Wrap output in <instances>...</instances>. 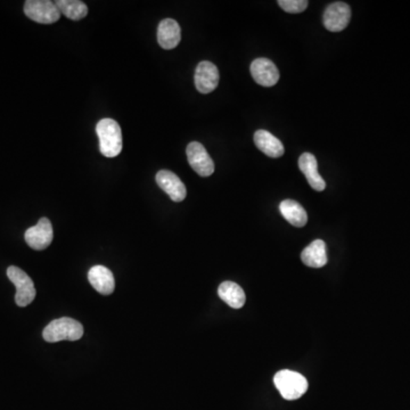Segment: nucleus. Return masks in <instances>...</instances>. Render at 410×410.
Instances as JSON below:
<instances>
[{
	"mask_svg": "<svg viewBox=\"0 0 410 410\" xmlns=\"http://www.w3.org/2000/svg\"><path fill=\"white\" fill-rule=\"evenodd\" d=\"M156 183L161 190L168 194L174 202H181L187 195L186 187L177 174L168 170H161L156 174Z\"/></svg>",
	"mask_w": 410,
	"mask_h": 410,
	"instance_id": "11",
	"label": "nucleus"
},
{
	"mask_svg": "<svg viewBox=\"0 0 410 410\" xmlns=\"http://www.w3.org/2000/svg\"><path fill=\"white\" fill-rule=\"evenodd\" d=\"M273 383L285 400L301 398L308 390L307 379L293 370H280L273 377Z\"/></svg>",
	"mask_w": 410,
	"mask_h": 410,
	"instance_id": "3",
	"label": "nucleus"
},
{
	"mask_svg": "<svg viewBox=\"0 0 410 410\" xmlns=\"http://www.w3.org/2000/svg\"><path fill=\"white\" fill-rule=\"evenodd\" d=\"M301 260L305 266L321 268L327 264L326 244L321 239H316L301 253Z\"/></svg>",
	"mask_w": 410,
	"mask_h": 410,
	"instance_id": "16",
	"label": "nucleus"
},
{
	"mask_svg": "<svg viewBox=\"0 0 410 410\" xmlns=\"http://www.w3.org/2000/svg\"><path fill=\"white\" fill-rule=\"evenodd\" d=\"M218 294L222 301L233 309H241L246 301L245 293L241 286L234 282H224L218 289Z\"/></svg>",
	"mask_w": 410,
	"mask_h": 410,
	"instance_id": "17",
	"label": "nucleus"
},
{
	"mask_svg": "<svg viewBox=\"0 0 410 410\" xmlns=\"http://www.w3.org/2000/svg\"><path fill=\"white\" fill-rule=\"evenodd\" d=\"M88 280L93 289L102 296L112 294L115 287L114 276L112 271L104 266H95L88 271Z\"/></svg>",
	"mask_w": 410,
	"mask_h": 410,
	"instance_id": "12",
	"label": "nucleus"
},
{
	"mask_svg": "<svg viewBox=\"0 0 410 410\" xmlns=\"http://www.w3.org/2000/svg\"><path fill=\"white\" fill-rule=\"evenodd\" d=\"M55 3L61 14L72 21H79L87 16V5L79 0H57Z\"/></svg>",
	"mask_w": 410,
	"mask_h": 410,
	"instance_id": "19",
	"label": "nucleus"
},
{
	"mask_svg": "<svg viewBox=\"0 0 410 410\" xmlns=\"http://www.w3.org/2000/svg\"><path fill=\"white\" fill-rule=\"evenodd\" d=\"M250 70L252 78L262 87H273L280 80V71L271 59H255Z\"/></svg>",
	"mask_w": 410,
	"mask_h": 410,
	"instance_id": "9",
	"label": "nucleus"
},
{
	"mask_svg": "<svg viewBox=\"0 0 410 410\" xmlns=\"http://www.w3.org/2000/svg\"><path fill=\"white\" fill-rule=\"evenodd\" d=\"M7 276L16 287V305L19 307H26L30 305L37 294L31 278L22 269L15 266L7 269Z\"/></svg>",
	"mask_w": 410,
	"mask_h": 410,
	"instance_id": "4",
	"label": "nucleus"
},
{
	"mask_svg": "<svg viewBox=\"0 0 410 410\" xmlns=\"http://www.w3.org/2000/svg\"><path fill=\"white\" fill-rule=\"evenodd\" d=\"M97 135L100 138V149L106 158H115L122 151L121 128L113 119H102L96 127Z\"/></svg>",
	"mask_w": 410,
	"mask_h": 410,
	"instance_id": "1",
	"label": "nucleus"
},
{
	"mask_svg": "<svg viewBox=\"0 0 410 410\" xmlns=\"http://www.w3.org/2000/svg\"><path fill=\"white\" fill-rule=\"evenodd\" d=\"M298 168L303 172L308 183L314 190L323 192L326 188V183L320 177L318 172L317 159L311 153H303L298 159Z\"/></svg>",
	"mask_w": 410,
	"mask_h": 410,
	"instance_id": "13",
	"label": "nucleus"
},
{
	"mask_svg": "<svg viewBox=\"0 0 410 410\" xmlns=\"http://www.w3.org/2000/svg\"><path fill=\"white\" fill-rule=\"evenodd\" d=\"M219 84V70L208 61L199 63L195 71L196 89L201 93H210Z\"/></svg>",
	"mask_w": 410,
	"mask_h": 410,
	"instance_id": "10",
	"label": "nucleus"
},
{
	"mask_svg": "<svg viewBox=\"0 0 410 410\" xmlns=\"http://www.w3.org/2000/svg\"><path fill=\"white\" fill-rule=\"evenodd\" d=\"M324 25L331 32L344 30L351 19V8L348 3L337 1L331 3L324 13Z\"/></svg>",
	"mask_w": 410,
	"mask_h": 410,
	"instance_id": "8",
	"label": "nucleus"
},
{
	"mask_svg": "<svg viewBox=\"0 0 410 410\" xmlns=\"http://www.w3.org/2000/svg\"><path fill=\"white\" fill-rule=\"evenodd\" d=\"M186 153L188 163L201 177H210L215 172V163L202 144L199 142H192L187 146Z\"/></svg>",
	"mask_w": 410,
	"mask_h": 410,
	"instance_id": "6",
	"label": "nucleus"
},
{
	"mask_svg": "<svg viewBox=\"0 0 410 410\" xmlns=\"http://www.w3.org/2000/svg\"><path fill=\"white\" fill-rule=\"evenodd\" d=\"M24 238L28 245L36 251L47 249L54 238L53 226L50 219L41 218L36 226L25 231Z\"/></svg>",
	"mask_w": 410,
	"mask_h": 410,
	"instance_id": "7",
	"label": "nucleus"
},
{
	"mask_svg": "<svg viewBox=\"0 0 410 410\" xmlns=\"http://www.w3.org/2000/svg\"><path fill=\"white\" fill-rule=\"evenodd\" d=\"M278 5L289 14H298L307 10L309 3L307 0H280Z\"/></svg>",
	"mask_w": 410,
	"mask_h": 410,
	"instance_id": "20",
	"label": "nucleus"
},
{
	"mask_svg": "<svg viewBox=\"0 0 410 410\" xmlns=\"http://www.w3.org/2000/svg\"><path fill=\"white\" fill-rule=\"evenodd\" d=\"M181 39V26L174 20L165 19L161 21L158 28V41L163 50H174Z\"/></svg>",
	"mask_w": 410,
	"mask_h": 410,
	"instance_id": "14",
	"label": "nucleus"
},
{
	"mask_svg": "<svg viewBox=\"0 0 410 410\" xmlns=\"http://www.w3.org/2000/svg\"><path fill=\"white\" fill-rule=\"evenodd\" d=\"M84 335V327L77 320L63 317L47 325L43 336L45 341L56 343L59 341H78Z\"/></svg>",
	"mask_w": 410,
	"mask_h": 410,
	"instance_id": "2",
	"label": "nucleus"
},
{
	"mask_svg": "<svg viewBox=\"0 0 410 410\" xmlns=\"http://www.w3.org/2000/svg\"><path fill=\"white\" fill-rule=\"evenodd\" d=\"M25 15L40 24H53L61 17L56 3L50 0H28L24 3Z\"/></svg>",
	"mask_w": 410,
	"mask_h": 410,
	"instance_id": "5",
	"label": "nucleus"
},
{
	"mask_svg": "<svg viewBox=\"0 0 410 410\" xmlns=\"http://www.w3.org/2000/svg\"><path fill=\"white\" fill-rule=\"evenodd\" d=\"M255 146L262 153L273 159L283 156L285 153L283 143L267 130L257 131L255 134Z\"/></svg>",
	"mask_w": 410,
	"mask_h": 410,
	"instance_id": "15",
	"label": "nucleus"
},
{
	"mask_svg": "<svg viewBox=\"0 0 410 410\" xmlns=\"http://www.w3.org/2000/svg\"><path fill=\"white\" fill-rule=\"evenodd\" d=\"M280 213L289 224L296 227H303L307 224L308 215L301 204L293 199H285L280 205Z\"/></svg>",
	"mask_w": 410,
	"mask_h": 410,
	"instance_id": "18",
	"label": "nucleus"
}]
</instances>
